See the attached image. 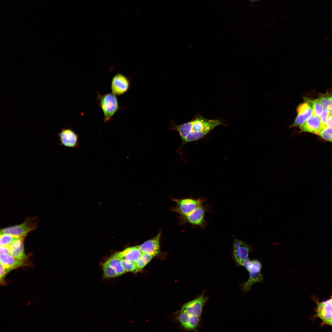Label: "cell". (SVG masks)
Here are the masks:
<instances>
[{
	"mask_svg": "<svg viewBox=\"0 0 332 332\" xmlns=\"http://www.w3.org/2000/svg\"><path fill=\"white\" fill-rule=\"evenodd\" d=\"M223 123L220 120L208 119L200 115H196L191 121L180 124L172 123L171 129L178 132L182 141L178 152L181 154L182 148L186 144L202 138Z\"/></svg>",
	"mask_w": 332,
	"mask_h": 332,
	"instance_id": "obj_1",
	"label": "cell"
},
{
	"mask_svg": "<svg viewBox=\"0 0 332 332\" xmlns=\"http://www.w3.org/2000/svg\"><path fill=\"white\" fill-rule=\"evenodd\" d=\"M97 104L103 112L105 123L109 122L119 109L116 96L112 93L101 95L97 93Z\"/></svg>",
	"mask_w": 332,
	"mask_h": 332,
	"instance_id": "obj_2",
	"label": "cell"
},
{
	"mask_svg": "<svg viewBox=\"0 0 332 332\" xmlns=\"http://www.w3.org/2000/svg\"><path fill=\"white\" fill-rule=\"evenodd\" d=\"M171 200L176 204L172 210L184 217L189 214L196 208L206 201L204 199H195L192 197L182 198H172Z\"/></svg>",
	"mask_w": 332,
	"mask_h": 332,
	"instance_id": "obj_3",
	"label": "cell"
},
{
	"mask_svg": "<svg viewBox=\"0 0 332 332\" xmlns=\"http://www.w3.org/2000/svg\"><path fill=\"white\" fill-rule=\"evenodd\" d=\"M36 223L37 222L34 218L28 219L21 224L1 229L0 233L6 234L18 237L25 238L29 232L37 228Z\"/></svg>",
	"mask_w": 332,
	"mask_h": 332,
	"instance_id": "obj_4",
	"label": "cell"
},
{
	"mask_svg": "<svg viewBox=\"0 0 332 332\" xmlns=\"http://www.w3.org/2000/svg\"><path fill=\"white\" fill-rule=\"evenodd\" d=\"M205 293L203 292L194 300L185 304L181 311L189 315L201 318L203 307L208 300V298L205 296Z\"/></svg>",
	"mask_w": 332,
	"mask_h": 332,
	"instance_id": "obj_5",
	"label": "cell"
},
{
	"mask_svg": "<svg viewBox=\"0 0 332 332\" xmlns=\"http://www.w3.org/2000/svg\"><path fill=\"white\" fill-rule=\"evenodd\" d=\"M251 246L240 240L234 238L233 245L232 256L237 266H242L243 263L248 259L251 251Z\"/></svg>",
	"mask_w": 332,
	"mask_h": 332,
	"instance_id": "obj_6",
	"label": "cell"
},
{
	"mask_svg": "<svg viewBox=\"0 0 332 332\" xmlns=\"http://www.w3.org/2000/svg\"><path fill=\"white\" fill-rule=\"evenodd\" d=\"M304 102L299 105L297 108V114L291 127H300L313 114L311 100L305 97Z\"/></svg>",
	"mask_w": 332,
	"mask_h": 332,
	"instance_id": "obj_7",
	"label": "cell"
},
{
	"mask_svg": "<svg viewBox=\"0 0 332 332\" xmlns=\"http://www.w3.org/2000/svg\"><path fill=\"white\" fill-rule=\"evenodd\" d=\"M208 209L204 204L196 208L187 215L183 217L185 222L194 226L204 227L206 225L205 217Z\"/></svg>",
	"mask_w": 332,
	"mask_h": 332,
	"instance_id": "obj_8",
	"label": "cell"
},
{
	"mask_svg": "<svg viewBox=\"0 0 332 332\" xmlns=\"http://www.w3.org/2000/svg\"><path fill=\"white\" fill-rule=\"evenodd\" d=\"M129 86L130 81L128 77L121 73H117L112 79L111 91L116 96H120L126 93L128 90Z\"/></svg>",
	"mask_w": 332,
	"mask_h": 332,
	"instance_id": "obj_9",
	"label": "cell"
},
{
	"mask_svg": "<svg viewBox=\"0 0 332 332\" xmlns=\"http://www.w3.org/2000/svg\"><path fill=\"white\" fill-rule=\"evenodd\" d=\"M58 136L60 145L73 148L79 147V136L71 128H62Z\"/></svg>",
	"mask_w": 332,
	"mask_h": 332,
	"instance_id": "obj_10",
	"label": "cell"
},
{
	"mask_svg": "<svg viewBox=\"0 0 332 332\" xmlns=\"http://www.w3.org/2000/svg\"><path fill=\"white\" fill-rule=\"evenodd\" d=\"M161 233H159L155 237L138 246L142 253H147L155 256L160 251V239Z\"/></svg>",
	"mask_w": 332,
	"mask_h": 332,
	"instance_id": "obj_11",
	"label": "cell"
},
{
	"mask_svg": "<svg viewBox=\"0 0 332 332\" xmlns=\"http://www.w3.org/2000/svg\"><path fill=\"white\" fill-rule=\"evenodd\" d=\"M299 128L301 132H307L318 135L322 128L319 117L312 115Z\"/></svg>",
	"mask_w": 332,
	"mask_h": 332,
	"instance_id": "obj_12",
	"label": "cell"
},
{
	"mask_svg": "<svg viewBox=\"0 0 332 332\" xmlns=\"http://www.w3.org/2000/svg\"><path fill=\"white\" fill-rule=\"evenodd\" d=\"M142 253L138 246L129 247L116 253L121 259H124L135 263L140 258Z\"/></svg>",
	"mask_w": 332,
	"mask_h": 332,
	"instance_id": "obj_13",
	"label": "cell"
},
{
	"mask_svg": "<svg viewBox=\"0 0 332 332\" xmlns=\"http://www.w3.org/2000/svg\"><path fill=\"white\" fill-rule=\"evenodd\" d=\"M0 263L6 268L8 273L15 269L25 265L24 260L15 258L10 254L0 255Z\"/></svg>",
	"mask_w": 332,
	"mask_h": 332,
	"instance_id": "obj_14",
	"label": "cell"
},
{
	"mask_svg": "<svg viewBox=\"0 0 332 332\" xmlns=\"http://www.w3.org/2000/svg\"><path fill=\"white\" fill-rule=\"evenodd\" d=\"M24 239L17 240L10 246V254L15 258L22 260H25L27 258L24 252Z\"/></svg>",
	"mask_w": 332,
	"mask_h": 332,
	"instance_id": "obj_15",
	"label": "cell"
},
{
	"mask_svg": "<svg viewBox=\"0 0 332 332\" xmlns=\"http://www.w3.org/2000/svg\"><path fill=\"white\" fill-rule=\"evenodd\" d=\"M249 278L245 282L242 284L241 288L242 291L245 293H247L255 283L260 282L263 280V277L261 272H249Z\"/></svg>",
	"mask_w": 332,
	"mask_h": 332,
	"instance_id": "obj_16",
	"label": "cell"
},
{
	"mask_svg": "<svg viewBox=\"0 0 332 332\" xmlns=\"http://www.w3.org/2000/svg\"><path fill=\"white\" fill-rule=\"evenodd\" d=\"M105 262L114 269L119 276L126 272L122 266L121 259L116 253L109 257Z\"/></svg>",
	"mask_w": 332,
	"mask_h": 332,
	"instance_id": "obj_17",
	"label": "cell"
},
{
	"mask_svg": "<svg viewBox=\"0 0 332 332\" xmlns=\"http://www.w3.org/2000/svg\"><path fill=\"white\" fill-rule=\"evenodd\" d=\"M323 302L325 305L324 308L321 312L317 314L324 322H327L332 318V304L330 300Z\"/></svg>",
	"mask_w": 332,
	"mask_h": 332,
	"instance_id": "obj_18",
	"label": "cell"
},
{
	"mask_svg": "<svg viewBox=\"0 0 332 332\" xmlns=\"http://www.w3.org/2000/svg\"><path fill=\"white\" fill-rule=\"evenodd\" d=\"M242 266L245 267L248 272H261L262 269L261 263L256 260H250L248 259L243 263Z\"/></svg>",
	"mask_w": 332,
	"mask_h": 332,
	"instance_id": "obj_19",
	"label": "cell"
},
{
	"mask_svg": "<svg viewBox=\"0 0 332 332\" xmlns=\"http://www.w3.org/2000/svg\"><path fill=\"white\" fill-rule=\"evenodd\" d=\"M324 108L332 113V92H327L321 94L318 98Z\"/></svg>",
	"mask_w": 332,
	"mask_h": 332,
	"instance_id": "obj_20",
	"label": "cell"
},
{
	"mask_svg": "<svg viewBox=\"0 0 332 332\" xmlns=\"http://www.w3.org/2000/svg\"><path fill=\"white\" fill-rule=\"evenodd\" d=\"M21 239L25 238L18 237L6 234H0V246H10L15 241Z\"/></svg>",
	"mask_w": 332,
	"mask_h": 332,
	"instance_id": "obj_21",
	"label": "cell"
},
{
	"mask_svg": "<svg viewBox=\"0 0 332 332\" xmlns=\"http://www.w3.org/2000/svg\"><path fill=\"white\" fill-rule=\"evenodd\" d=\"M103 271V278H113L119 276L116 271L105 262L102 265Z\"/></svg>",
	"mask_w": 332,
	"mask_h": 332,
	"instance_id": "obj_22",
	"label": "cell"
},
{
	"mask_svg": "<svg viewBox=\"0 0 332 332\" xmlns=\"http://www.w3.org/2000/svg\"><path fill=\"white\" fill-rule=\"evenodd\" d=\"M313 107V114L320 117L322 114L324 108L318 99L311 100Z\"/></svg>",
	"mask_w": 332,
	"mask_h": 332,
	"instance_id": "obj_23",
	"label": "cell"
},
{
	"mask_svg": "<svg viewBox=\"0 0 332 332\" xmlns=\"http://www.w3.org/2000/svg\"><path fill=\"white\" fill-rule=\"evenodd\" d=\"M121 262L126 272H137L136 266L135 263L124 259H121Z\"/></svg>",
	"mask_w": 332,
	"mask_h": 332,
	"instance_id": "obj_24",
	"label": "cell"
},
{
	"mask_svg": "<svg viewBox=\"0 0 332 332\" xmlns=\"http://www.w3.org/2000/svg\"><path fill=\"white\" fill-rule=\"evenodd\" d=\"M318 135L324 140L330 141L332 139V128H322Z\"/></svg>",
	"mask_w": 332,
	"mask_h": 332,
	"instance_id": "obj_25",
	"label": "cell"
},
{
	"mask_svg": "<svg viewBox=\"0 0 332 332\" xmlns=\"http://www.w3.org/2000/svg\"><path fill=\"white\" fill-rule=\"evenodd\" d=\"M190 315L186 313L180 311L179 317V320L183 327L184 328L188 322Z\"/></svg>",
	"mask_w": 332,
	"mask_h": 332,
	"instance_id": "obj_26",
	"label": "cell"
},
{
	"mask_svg": "<svg viewBox=\"0 0 332 332\" xmlns=\"http://www.w3.org/2000/svg\"><path fill=\"white\" fill-rule=\"evenodd\" d=\"M330 113L329 111L327 109L324 108L323 112L319 117L322 128L325 126L327 119Z\"/></svg>",
	"mask_w": 332,
	"mask_h": 332,
	"instance_id": "obj_27",
	"label": "cell"
},
{
	"mask_svg": "<svg viewBox=\"0 0 332 332\" xmlns=\"http://www.w3.org/2000/svg\"><path fill=\"white\" fill-rule=\"evenodd\" d=\"M137 272L140 271L147 264L145 261L141 257L135 263Z\"/></svg>",
	"mask_w": 332,
	"mask_h": 332,
	"instance_id": "obj_28",
	"label": "cell"
},
{
	"mask_svg": "<svg viewBox=\"0 0 332 332\" xmlns=\"http://www.w3.org/2000/svg\"><path fill=\"white\" fill-rule=\"evenodd\" d=\"M8 273L6 270L3 265L0 263V280L1 283L3 284L6 275Z\"/></svg>",
	"mask_w": 332,
	"mask_h": 332,
	"instance_id": "obj_29",
	"label": "cell"
},
{
	"mask_svg": "<svg viewBox=\"0 0 332 332\" xmlns=\"http://www.w3.org/2000/svg\"><path fill=\"white\" fill-rule=\"evenodd\" d=\"M10 246H0V255L10 254Z\"/></svg>",
	"mask_w": 332,
	"mask_h": 332,
	"instance_id": "obj_30",
	"label": "cell"
},
{
	"mask_svg": "<svg viewBox=\"0 0 332 332\" xmlns=\"http://www.w3.org/2000/svg\"><path fill=\"white\" fill-rule=\"evenodd\" d=\"M154 256V255L145 253H142L141 256L147 264H148Z\"/></svg>",
	"mask_w": 332,
	"mask_h": 332,
	"instance_id": "obj_31",
	"label": "cell"
},
{
	"mask_svg": "<svg viewBox=\"0 0 332 332\" xmlns=\"http://www.w3.org/2000/svg\"><path fill=\"white\" fill-rule=\"evenodd\" d=\"M325 127L332 128V113H330L329 115L326 120Z\"/></svg>",
	"mask_w": 332,
	"mask_h": 332,
	"instance_id": "obj_32",
	"label": "cell"
},
{
	"mask_svg": "<svg viewBox=\"0 0 332 332\" xmlns=\"http://www.w3.org/2000/svg\"><path fill=\"white\" fill-rule=\"evenodd\" d=\"M328 324H330L332 326V318L327 322Z\"/></svg>",
	"mask_w": 332,
	"mask_h": 332,
	"instance_id": "obj_33",
	"label": "cell"
},
{
	"mask_svg": "<svg viewBox=\"0 0 332 332\" xmlns=\"http://www.w3.org/2000/svg\"><path fill=\"white\" fill-rule=\"evenodd\" d=\"M330 301H331V304H332V298H331V299H330Z\"/></svg>",
	"mask_w": 332,
	"mask_h": 332,
	"instance_id": "obj_34",
	"label": "cell"
},
{
	"mask_svg": "<svg viewBox=\"0 0 332 332\" xmlns=\"http://www.w3.org/2000/svg\"><path fill=\"white\" fill-rule=\"evenodd\" d=\"M330 142H332V139L330 140Z\"/></svg>",
	"mask_w": 332,
	"mask_h": 332,
	"instance_id": "obj_35",
	"label": "cell"
}]
</instances>
